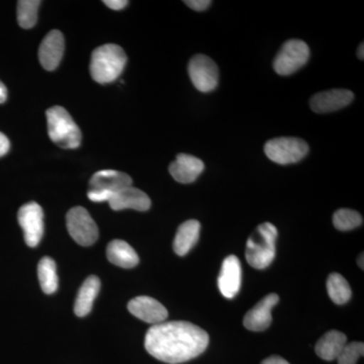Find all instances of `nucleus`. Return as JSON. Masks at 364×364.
I'll list each match as a JSON object with an SVG mask.
<instances>
[{
	"label": "nucleus",
	"instance_id": "1",
	"mask_svg": "<svg viewBox=\"0 0 364 364\" xmlns=\"http://www.w3.org/2000/svg\"><path fill=\"white\" fill-rule=\"evenodd\" d=\"M210 337L205 330L184 321L153 325L145 337L150 355L169 364L186 363L207 349Z\"/></svg>",
	"mask_w": 364,
	"mask_h": 364
},
{
	"label": "nucleus",
	"instance_id": "2",
	"mask_svg": "<svg viewBox=\"0 0 364 364\" xmlns=\"http://www.w3.org/2000/svg\"><path fill=\"white\" fill-rule=\"evenodd\" d=\"M126 64V53L119 46H100L91 55V77L100 85L114 82L123 73Z\"/></svg>",
	"mask_w": 364,
	"mask_h": 364
},
{
	"label": "nucleus",
	"instance_id": "3",
	"mask_svg": "<svg viewBox=\"0 0 364 364\" xmlns=\"http://www.w3.org/2000/svg\"><path fill=\"white\" fill-rule=\"evenodd\" d=\"M277 229L272 223H263L256 228L246 244V259L256 269H264L272 264L277 254Z\"/></svg>",
	"mask_w": 364,
	"mask_h": 364
},
{
	"label": "nucleus",
	"instance_id": "4",
	"mask_svg": "<svg viewBox=\"0 0 364 364\" xmlns=\"http://www.w3.org/2000/svg\"><path fill=\"white\" fill-rule=\"evenodd\" d=\"M50 139L63 149H76L80 146V129L69 112L62 107H53L46 112Z\"/></svg>",
	"mask_w": 364,
	"mask_h": 364
},
{
	"label": "nucleus",
	"instance_id": "5",
	"mask_svg": "<svg viewBox=\"0 0 364 364\" xmlns=\"http://www.w3.org/2000/svg\"><path fill=\"white\" fill-rule=\"evenodd\" d=\"M133 179L117 170H100L93 174L90 181L88 198L93 203L109 202L114 193L132 186Z\"/></svg>",
	"mask_w": 364,
	"mask_h": 364
},
{
	"label": "nucleus",
	"instance_id": "6",
	"mask_svg": "<svg viewBox=\"0 0 364 364\" xmlns=\"http://www.w3.org/2000/svg\"><path fill=\"white\" fill-rule=\"evenodd\" d=\"M268 159L280 165L293 164L301 161L309 152L306 141L294 136H280L268 141L264 146Z\"/></svg>",
	"mask_w": 364,
	"mask_h": 364
},
{
	"label": "nucleus",
	"instance_id": "7",
	"mask_svg": "<svg viewBox=\"0 0 364 364\" xmlns=\"http://www.w3.org/2000/svg\"><path fill=\"white\" fill-rule=\"evenodd\" d=\"M310 58L309 46L301 40H289L280 48L273 68L282 76H289L305 66Z\"/></svg>",
	"mask_w": 364,
	"mask_h": 364
},
{
	"label": "nucleus",
	"instance_id": "8",
	"mask_svg": "<svg viewBox=\"0 0 364 364\" xmlns=\"http://www.w3.org/2000/svg\"><path fill=\"white\" fill-rule=\"evenodd\" d=\"M67 229L79 245H93L98 239V228L90 213L82 207L72 208L66 215Z\"/></svg>",
	"mask_w": 364,
	"mask_h": 364
},
{
	"label": "nucleus",
	"instance_id": "9",
	"mask_svg": "<svg viewBox=\"0 0 364 364\" xmlns=\"http://www.w3.org/2000/svg\"><path fill=\"white\" fill-rule=\"evenodd\" d=\"M188 75L196 90L208 93L214 91L219 83V68L214 60L198 54L188 63Z\"/></svg>",
	"mask_w": 364,
	"mask_h": 364
},
{
	"label": "nucleus",
	"instance_id": "10",
	"mask_svg": "<svg viewBox=\"0 0 364 364\" xmlns=\"http://www.w3.org/2000/svg\"><path fill=\"white\" fill-rule=\"evenodd\" d=\"M18 220L23 229L26 245L37 247L44 235V213L42 208L35 202L26 203L18 210Z\"/></svg>",
	"mask_w": 364,
	"mask_h": 364
},
{
	"label": "nucleus",
	"instance_id": "11",
	"mask_svg": "<svg viewBox=\"0 0 364 364\" xmlns=\"http://www.w3.org/2000/svg\"><path fill=\"white\" fill-rule=\"evenodd\" d=\"M128 309L132 315L143 322L157 325L165 322L168 317V311L157 299L147 296H136L129 301Z\"/></svg>",
	"mask_w": 364,
	"mask_h": 364
},
{
	"label": "nucleus",
	"instance_id": "12",
	"mask_svg": "<svg viewBox=\"0 0 364 364\" xmlns=\"http://www.w3.org/2000/svg\"><path fill=\"white\" fill-rule=\"evenodd\" d=\"M279 301V296L277 294H267L261 299L259 303L248 311L244 317V326L250 331H264L272 322V309Z\"/></svg>",
	"mask_w": 364,
	"mask_h": 364
},
{
	"label": "nucleus",
	"instance_id": "13",
	"mask_svg": "<svg viewBox=\"0 0 364 364\" xmlns=\"http://www.w3.org/2000/svg\"><path fill=\"white\" fill-rule=\"evenodd\" d=\"M242 268L240 260L235 255L228 256L223 261L221 272L218 279L220 291L226 299H233L240 291Z\"/></svg>",
	"mask_w": 364,
	"mask_h": 364
},
{
	"label": "nucleus",
	"instance_id": "14",
	"mask_svg": "<svg viewBox=\"0 0 364 364\" xmlns=\"http://www.w3.org/2000/svg\"><path fill=\"white\" fill-rule=\"evenodd\" d=\"M354 95L350 90H331L318 92L310 100V107L317 114H327L343 109L350 105Z\"/></svg>",
	"mask_w": 364,
	"mask_h": 364
},
{
	"label": "nucleus",
	"instance_id": "15",
	"mask_svg": "<svg viewBox=\"0 0 364 364\" xmlns=\"http://www.w3.org/2000/svg\"><path fill=\"white\" fill-rule=\"evenodd\" d=\"M63 33L58 30H53L46 36L41 43L39 49V60L41 65L46 70L53 71L59 66L64 54Z\"/></svg>",
	"mask_w": 364,
	"mask_h": 364
},
{
	"label": "nucleus",
	"instance_id": "16",
	"mask_svg": "<svg viewBox=\"0 0 364 364\" xmlns=\"http://www.w3.org/2000/svg\"><path fill=\"white\" fill-rule=\"evenodd\" d=\"M107 203L114 210L130 208V210H139V212H146L151 207L149 196L141 189L134 188L133 186L121 189L114 193Z\"/></svg>",
	"mask_w": 364,
	"mask_h": 364
},
{
	"label": "nucleus",
	"instance_id": "17",
	"mask_svg": "<svg viewBox=\"0 0 364 364\" xmlns=\"http://www.w3.org/2000/svg\"><path fill=\"white\" fill-rule=\"evenodd\" d=\"M205 164L202 160L193 155H177L176 161L170 164L169 172L179 183H191L203 173Z\"/></svg>",
	"mask_w": 364,
	"mask_h": 364
},
{
	"label": "nucleus",
	"instance_id": "18",
	"mask_svg": "<svg viewBox=\"0 0 364 364\" xmlns=\"http://www.w3.org/2000/svg\"><path fill=\"white\" fill-rule=\"evenodd\" d=\"M200 223L196 220L182 223L174 238V252L179 256L186 255L200 238Z\"/></svg>",
	"mask_w": 364,
	"mask_h": 364
},
{
	"label": "nucleus",
	"instance_id": "19",
	"mask_svg": "<svg viewBox=\"0 0 364 364\" xmlns=\"http://www.w3.org/2000/svg\"><path fill=\"white\" fill-rule=\"evenodd\" d=\"M100 289V279L95 275H91L83 282L76 298L74 313L78 317H85L92 310L93 301Z\"/></svg>",
	"mask_w": 364,
	"mask_h": 364
},
{
	"label": "nucleus",
	"instance_id": "20",
	"mask_svg": "<svg viewBox=\"0 0 364 364\" xmlns=\"http://www.w3.org/2000/svg\"><path fill=\"white\" fill-rule=\"evenodd\" d=\"M346 342V335L336 331V330H332V331L326 333L324 336L318 340L316 344V353L318 358L324 359V360H335L338 358L342 349L347 344Z\"/></svg>",
	"mask_w": 364,
	"mask_h": 364
},
{
	"label": "nucleus",
	"instance_id": "21",
	"mask_svg": "<svg viewBox=\"0 0 364 364\" xmlns=\"http://www.w3.org/2000/svg\"><path fill=\"white\" fill-rule=\"evenodd\" d=\"M107 259L112 264L123 268H133L139 263V256L130 244L124 240H112L107 245Z\"/></svg>",
	"mask_w": 364,
	"mask_h": 364
},
{
	"label": "nucleus",
	"instance_id": "22",
	"mask_svg": "<svg viewBox=\"0 0 364 364\" xmlns=\"http://www.w3.org/2000/svg\"><path fill=\"white\" fill-rule=\"evenodd\" d=\"M41 289L46 294H52L58 289L56 263L51 257H43L38 265Z\"/></svg>",
	"mask_w": 364,
	"mask_h": 364
},
{
	"label": "nucleus",
	"instance_id": "23",
	"mask_svg": "<svg viewBox=\"0 0 364 364\" xmlns=\"http://www.w3.org/2000/svg\"><path fill=\"white\" fill-rule=\"evenodd\" d=\"M330 299L337 305H344L351 299L352 291L347 280L339 273H331L327 279Z\"/></svg>",
	"mask_w": 364,
	"mask_h": 364
},
{
	"label": "nucleus",
	"instance_id": "24",
	"mask_svg": "<svg viewBox=\"0 0 364 364\" xmlns=\"http://www.w3.org/2000/svg\"><path fill=\"white\" fill-rule=\"evenodd\" d=\"M39 0H21L18 2V21L23 28H32L38 21Z\"/></svg>",
	"mask_w": 364,
	"mask_h": 364
},
{
	"label": "nucleus",
	"instance_id": "25",
	"mask_svg": "<svg viewBox=\"0 0 364 364\" xmlns=\"http://www.w3.org/2000/svg\"><path fill=\"white\" fill-rule=\"evenodd\" d=\"M363 215L349 208H340L333 215V224L339 231H350L363 225Z\"/></svg>",
	"mask_w": 364,
	"mask_h": 364
},
{
	"label": "nucleus",
	"instance_id": "26",
	"mask_svg": "<svg viewBox=\"0 0 364 364\" xmlns=\"http://www.w3.org/2000/svg\"><path fill=\"white\" fill-rule=\"evenodd\" d=\"M364 345L363 342H352L346 344L339 354L338 364H356L359 358L363 356Z\"/></svg>",
	"mask_w": 364,
	"mask_h": 364
},
{
	"label": "nucleus",
	"instance_id": "27",
	"mask_svg": "<svg viewBox=\"0 0 364 364\" xmlns=\"http://www.w3.org/2000/svg\"><path fill=\"white\" fill-rule=\"evenodd\" d=\"M184 4L191 7V9H193V11H203L208 9V6L212 4V1H210V0H188V1L186 0V1H184Z\"/></svg>",
	"mask_w": 364,
	"mask_h": 364
},
{
	"label": "nucleus",
	"instance_id": "28",
	"mask_svg": "<svg viewBox=\"0 0 364 364\" xmlns=\"http://www.w3.org/2000/svg\"><path fill=\"white\" fill-rule=\"evenodd\" d=\"M104 4L112 11H121L129 4L127 0H105Z\"/></svg>",
	"mask_w": 364,
	"mask_h": 364
},
{
	"label": "nucleus",
	"instance_id": "29",
	"mask_svg": "<svg viewBox=\"0 0 364 364\" xmlns=\"http://www.w3.org/2000/svg\"><path fill=\"white\" fill-rule=\"evenodd\" d=\"M9 148H11V143H9V139H7V136L4 135V134L0 132V157L7 154Z\"/></svg>",
	"mask_w": 364,
	"mask_h": 364
},
{
	"label": "nucleus",
	"instance_id": "30",
	"mask_svg": "<svg viewBox=\"0 0 364 364\" xmlns=\"http://www.w3.org/2000/svg\"><path fill=\"white\" fill-rule=\"evenodd\" d=\"M261 364H291L286 359L280 358V356H270L261 363Z\"/></svg>",
	"mask_w": 364,
	"mask_h": 364
},
{
	"label": "nucleus",
	"instance_id": "31",
	"mask_svg": "<svg viewBox=\"0 0 364 364\" xmlns=\"http://www.w3.org/2000/svg\"><path fill=\"white\" fill-rule=\"evenodd\" d=\"M7 98V90L6 85L0 81V104H4Z\"/></svg>",
	"mask_w": 364,
	"mask_h": 364
},
{
	"label": "nucleus",
	"instance_id": "32",
	"mask_svg": "<svg viewBox=\"0 0 364 364\" xmlns=\"http://www.w3.org/2000/svg\"><path fill=\"white\" fill-rule=\"evenodd\" d=\"M358 58L360 60H363L364 58V46L363 43H361L360 46H359L358 51Z\"/></svg>",
	"mask_w": 364,
	"mask_h": 364
},
{
	"label": "nucleus",
	"instance_id": "33",
	"mask_svg": "<svg viewBox=\"0 0 364 364\" xmlns=\"http://www.w3.org/2000/svg\"><path fill=\"white\" fill-rule=\"evenodd\" d=\"M358 267L361 268V269H363V253L361 254L360 256H359L358 258Z\"/></svg>",
	"mask_w": 364,
	"mask_h": 364
}]
</instances>
